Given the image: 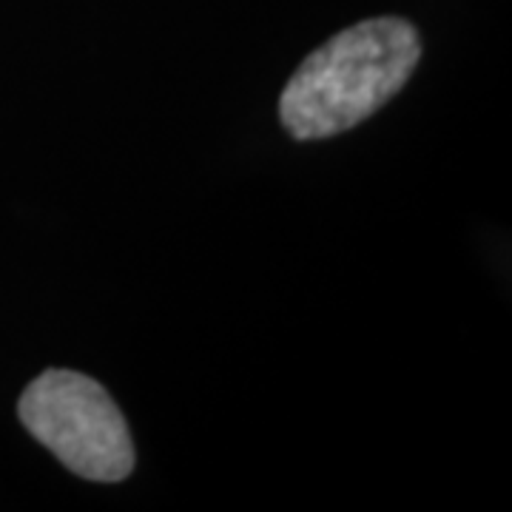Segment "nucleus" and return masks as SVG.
<instances>
[{"label": "nucleus", "mask_w": 512, "mask_h": 512, "mask_svg": "<svg viewBox=\"0 0 512 512\" xmlns=\"http://www.w3.org/2000/svg\"><path fill=\"white\" fill-rule=\"evenodd\" d=\"M18 416L77 476L109 484L123 481L134 467V444L123 413L83 373L46 370L23 390Z\"/></svg>", "instance_id": "2"}, {"label": "nucleus", "mask_w": 512, "mask_h": 512, "mask_svg": "<svg viewBox=\"0 0 512 512\" xmlns=\"http://www.w3.org/2000/svg\"><path fill=\"white\" fill-rule=\"evenodd\" d=\"M419 55V35L407 20L356 23L293 72L279 100V117L296 140L348 131L402 89Z\"/></svg>", "instance_id": "1"}]
</instances>
